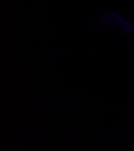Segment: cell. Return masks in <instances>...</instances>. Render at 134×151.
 Segmentation results:
<instances>
[{"mask_svg":"<svg viewBox=\"0 0 134 151\" xmlns=\"http://www.w3.org/2000/svg\"><path fill=\"white\" fill-rule=\"evenodd\" d=\"M97 21L100 26L112 28L120 35L126 36L134 35V19L119 10L103 11L99 14Z\"/></svg>","mask_w":134,"mask_h":151,"instance_id":"6da1fadb","label":"cell"}]
</instances>
